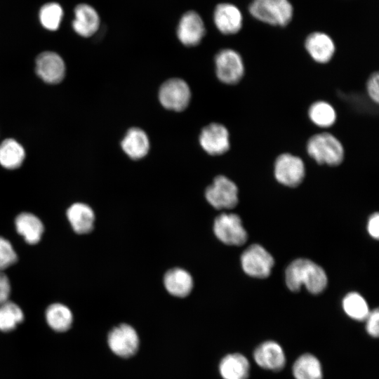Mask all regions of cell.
I'll use <instances>...</instances> for the list:
<instances>
[{"label": "cell", "instance_id": "d6986e66", "mask_svg": "<svg viewBox=\"0 0 379 379\" xmlns=\"http://www.w3.org/2000/svg\"><path fill=\"white\" fill-rule=\"evenodd\" d=\"M164 284L171 295L184 298L192 291L194 282L192 277L187 271L175 267L166 272L164 277Z\"/></svg>", "mask_w": 379, "mask_h": 379}, {"label": "cell", "instance_id": "52a82bcc", "mask_svg": "<svg viewBox=\"0 0 379 379\" xmlns=\"http://www.w3.org/2000/svg\"><path fill=\"white\" fill-rule=\"evenodd\" d=\"M159 100L161 105L167 109L175 112L182 111L187 108L190 102V88L182 79H170L161 86Z\"/></svg>", "mask_w": 379, "mask_h": 379}, {"label": "cell", "instance_id": "e0dca14e", "mask_svg": "<svg viewBox=\"0 0 379 379\" xmlns=\"http://www.w3.org/2000/svg\"><path fill=\"white\" fill-rule=\"evenodd\" d=\"M74 31L81 36L90 37L98 29L100 18L95 9L86 4H78L74 11Z\"/></svg>", "mask_w": 379, "mask_h": 379}, {"label": "cell", "instance_id": "4316f807", "mask_svg": "<svg viewBox=\"0 0 379 379\" xmlns=\"http://www.w3.org/2000/svg\"><path fill=\"white\" fill-rule=\"evenodd\" d=\"M343 307L350 318L357 321H364L370 310L365 299L359 293L352 292L347 294L343 300Z\"/></svg>", "mask_w": 379, "mask_h": 379}, {"label": "cell", "instance_id": "7a4b0ae2", "mask_svg": "<svg viewBox=\"0 0 379 379\" xmlns=\"http://www.w3.org/2000/svg\"><path fill=\"white\" fill-rule=\"evenodd\" d=\"M305 149L308 156L317 164L330 166L340 165L345 154L342 142L326 131L310 136L306 142Z\"/></svg>", "mask_w": 379, "mask_h": 379}, {"label": "cell", "instance_id": "1f68e13d", "mask_svg": "<svg viewBox=\"0 0 379 379\" xmlns=\"http://www.w3.org/2000/svg\"><path fill=\"white\" fill-rule=\"evenodd\" d=\"M366 320V329L372 337L377 338L379 334V311L378 309L369 312Z\"/></svg>", "mask_w": 379, "mask_h": 379}, {"label": "cell", "instance_id": "2e32d148", "mask_svg": "<svg viewBox=\"0 0 379 379\" xmlns=\"http://www.w3.org/2000/svg\"><path fill=\"white\" fill-rule=\"evenodd\" d=\"M213 20L217 29L224 34H234L239 32L243 18L239 9L233 4H218L214 11Z\"/></svg>", "mask_w": 379, "mask_h": 379}, {"label": "cell", "instance_id": "d4e9b609", "mask_svg": "<svg viewBox=\"0 0 379 379\" xmlns=\"http://www.w3.org/2000/svg\"><path fill=\"white\" fill-rule=\"evenodd\" d=\"M25 157L22 146L16 140L9 138L0 145V164L7 169L20 167Z\"/></svg>", "mask_w": 379, "mask_h": 379}, {"label": "cell", "instance_id": "f1b7e54d", "mask_svg": "<svg viewBox=\"0 0 379 379\" xmlns=\"http://www.w3.org/2000/svg\"><path fill=\"white\" fill-rule=\"evenodd\" d=\"M63 13V9L58 3L48 2L40 8L39 19L45 29L55 31L60 25Z\"/></svg>", "mask_w": 379, "mask_h": 379}, {"label": "cell", "instance_id": "3957f363", "mask_svg": "<svg viewBox=\"0 0 379 379\" xmlns=\"http://www.w3.org/2000/svg\"><path fill=\"white\" fill-rule=\"evenodd\" d=\"M249 12L262 22L281 27L291 22L293 13L288 0H253Z\"/></svg>", "mask_w": 379, "mask_h": 379}, {"label": "cell", "instance_id": "6da1fadb", "mask_svg": "<svg viewBox=\"0 0 379 379\" xmlns=\"http://www.w3.org/2000/svg\"><path fill=\"white\" fill-rule=\"evenodd\" d=\"M286 284L293 291H298L305 285L309 292L318 294L327 285V277L324 270L314 262L298 258L293 260L286 268Z\"/></svg>", "mask_w": 379, "mask_h": 379}, {"label": "cell", "instance_id": "ba28073f", "mask_svg": "<svg viewBox=\"0 0 379 379\" xmlns=\"http://www.w3.org/2000/svg\"><path fill=\"white\" fill-rule=\"evenodd\" d=\"M216 237L227 245L241 246L247 240V233L240 217L234 213H222L213 223Z\"/></svg>", "mask_w": 379, "mask_h": 379}, {"label": "cell", "instance_id": "ffe728a7", "mask_svg": "<svg viewBox=\"0 0 379 379\" xmlns=\"http://www.w3.org/2000/svg\"><path fill=\"white\" fill-rule=\"evenodd\" d=\"M67 217L74 231L78 234H87L93 229L95 214L87 204H72L67 211Z\"/></svg>", "mask_w": 379, "mask_h": 379}, {"label": "cell", "instance_id": "9a60e30c", "mask_svg": "<svg viewBox=\"0 0 379 379\" xmlns=\"http://www.w3.org/2000/svg\"><path fill=\"white\" fill-rule=\"evenodd\" d=\"M253 359L261 368L279 371L286 364L284 352L279 344L273 340L262 343L255 350Z\"/></svg>", "mask_w": 379, "mask_h": 379}, {"label": "cell", "instance_id": "9c48e42d", "mask_svg": "<svg viewBox=\"0 0 379 379\" xmlns=\"http://www.w3.org/2000/svg\"><path fill=\"white\" fill-rule=\"evenodd\" d=\"M274 258L262 246L252 244L241 254V264L248 275L263 279L267 277L274 265Z\"/></svg>", "mask_w": 379, "mask_h": 379}, {"label": "cell", "instance_id": "8992f818", "mask_svg": "<svg viewBox=\"0 0 379 379\" xmlns=\"http://www.w3.org/2000/svg\"><path fill=\"white\" fill-rule=\"evenodd\" d=\"M207 201L216 209H231L238 204V187L224 175L216 176L205 191Z\"/></svg>", "mask_w": 379, "mask_h": 379}, {"label": "cell", "instance_id": "7c38bea8", "mask_svg": "<svg viewBox=\"0 0 379 379\" xmlns=\"http://www.w3.org/2000/svg\"><path fill=\"white\" fill-rule=\"evenodd\" d=\"M206 33L204 23L201 16L195 11L184 13L177 27V36L186 46L199 44Z\"/></svg>", "mask_w": 379, "mask_h": 379}, {"label": "cell", "instance_id": "4fadbf2b", "mask_svg": "<svg viewBox=\"0 0 379 379\" xmlns=\"http://www.w3.org/2000/svg\"><path fill=\"white\" fill-rule=\"evenodd\" d=\"M36 72L45 82L58 84L65 77V65L62 58L56 53L45 51L36 58Z\"/></svg>", "mask_w": 379, "mask_h": 379}, {"label": "cell", "instance_id": "5bb4252c", "mask_svg": "<svg viewBox=\"0 0 379 379\" xmlns=\"http://www.w3.org/2000/svg\"><path fill=\"white\" fill-rule=\"evenodd\" d=\"M305 48L310 57L315 62L321 65L329 62L335 53L333 40L321 32L310 34L305 41Z\"/></svg>", "mask_w": 379, "mask_h": 379}, {"label": "cell", "instance_id": "603a6c76", "mask_svg": "<svg viewBox=\"0 0 379 379\" xmlns=\"http://www.w3.org/2000/svg\"><path fill=\"white\" fill-rule=\"evenodd\" d=\"M307 116L313 125L321 129H327L335 124L338 114L333 105L321 100L310 105Z\"/></svg>", "mask_w": 379, "mask_h": 379}, {"label": "cell", "instance_id": "30bf717a", "mask_svg": "<svg viewBox=\"0 0 379 379\" xmlns=\"http://www.w3.org/2000/svg\"><path fill=\"white\" fill-rule=\"evenodd\" d=\"M199 144L208 154L222 155L230 147V136L228 129L220 123H211L206 126L201 131Z\"/></svg>", "mask_w": 379, "mask_h": 379}, {"label": "cell", "instance_id": "f546056e", "mask_svg": "<svg viewBox=\"0 0 379 379\" xmlns=\"http://www.w3.org/2000/svg\"><path fill=\"white\" fill-rule=\"evenodd\" d=\"M17 260V254L11 244L7 239L0 237V271L9 267Z\"/></svg>", "mask_w": 379, "mask_h": 379}, {"label": "cell", "instance_id": "ac0fdd59", "mask_svg": "<svg viewBox=\"0 0 379 379\" xmlns=\"http://www.w3.org/2000/svg\"><path fill=\"white\" fill-rule=\"evenodd\" d=\"M121 147L129 158L138 160L148 154L150 147L149 139L142 129L133 127L126 133L121 142Z\"/></svg>", "mask_w": 379, "mask_h": 379}, {"label": "cell", "instance_id": "83f0119b", "mask_svg": "<svg viewBox=\"0 0 379 379\" xmlns=\"http://www.w3.org/2000/svg\"><path fill=\"white\" fill-rule=\"evenodd\" d=\"M23 319V312L15 303L7 300L0 305V331L13 330Z\"/></svg>", "mask_w": 379, "mask_h": 379}, {"label": "cell", "instance_id": "484cf974", "mask_svg": "<svg viewBox=\"0 0 379 379\" xmlns=\"http://www.w3.org/2000/svg\"><path fill=\"white\" fill-rule=\"evenodd\" d=\"M46 319L52 329L58 332H64L70 328L73 316L67 306L60 303H54L48 307L46 311Z\"/></svg>", "mask_w": 379, "mask_h": 379}, {"label": "cell", "instance_id": "7402d4cb", "mask_svg": "<svg viewBox=\"0 0 379 379\" xmlns=\"http://www.w3.org/2000/svg\"><path fill=\"white\" fill-rule=\"evenodd\" d=\"M16 230L29 244H37L43 234L42 222L34 214L22 213L15 220Z\"/></svg>", "mask_w": 379, "mask_h": 379}, {"label": "cell", "instance_id": "5b68a950", "mask_svg": "<svg viewBox=\"0 0 379 379\" xmlns=\"http://www.w3.org/2000/svg\"><path fill=\"white\" fill-rule=\"evenodd\" d=\"M305 165L301 157L290 152L278 155L274 163V175L281 184L291 187L299 185L305 176Z\"/></svg>", "mask_w": 379, "mask_h": 379}, {"label": "cell", "instance_id": "d6a6232c", "mask_svg": "<svg viewBox=\"0 0 379 379\" xmlns=\"http://www.w3.org/2000/svg\"><path fill=\"white\" fill-rule=\"evenodd\" d=\"M11 292V286L8 278L0 271V305L8 300Z\"/></svg>", "mask_w": 379, "mask_h": 379}, {"label": "cell", "instance_id": "44dd1931", "mask_svg": "<svg viewBox=\"0 0 379 379\" xmlns=\"http://www.w3.org/2000/svg\"><path fill=\"white\" fill-rule=\"evenodd\" d=\"M219 371L223 379H247L250 364L245 356L239 353L230 354L221 360Z\"/></svg>", "mask_w": 379, "mask_h": 379}, {"label": "cell", "instance_id": "836d02e7", "mask_svg": "<svg viewBox=\"0 0 379 379\" xmlns=\"http://www.w3.org/2000/svg\"><path fill=\"white\" fill-rule=\"evenodd\" d=\"M379 215L378 213L373 214L368 219L367 229L369 234L378 239L379 237Z\"/></svg>", "mask_w": 379, "mask_h": 379}, {"label": "cell", "instance_id": "cb8c5ba5", "mask_svg": "<svg viewBox=\"0 0 379 379\" xmlns=\"http://www.w3.org/2000/svg\"><path fill=\"white\" fill-rule=\"evenodd\" d=\"M292 372L295 379H322L323 377L320 361L309 353L302 354L295 360Z\"/></svg>", "mask_w": 379, "mask_h": 379}, {"label": "cell", "instance_id": "4dcf8cb0", "mask_svg": "<svg viewBox=\"0 0 379 379\" xmlns=\"http://www.w3.org/2000/svg\"><path fill=\"white\" fill-rule=\"evenodd\" d=\"M366 91L368 98L375 104L379 102V74L373 72L368 78L366 83Z\"/></svg>", "mask_w": 379, "mask_h": 379}, {"label": "cell", "instance_id": "8fae6325", "mask_svg": "<svg viewBox=\"0 0 379 379\" xmlns=\"http://www.w3.org/2000/svg\"><path fill=\"white\" fill-rule=\"evenodd\" d=\"M108 345L117 356L128 358L134 355L139 345L135 330L128 324H122L114 328L108 335Z\"/></svg>", "mask_w": 379, "mask_h": 379}, {"label": "cell", "instance_id": "277c9868", "mask_svg": "<svg viewBox=\"0 0 379 379\" xmlns=\"http://www.w3.org/2000/svg\"><path fill=\"white\" fill-rule=\"evenodd\" d=\"M215 74L218 80L227 85L238 84L245 74L241 55L232 48H224L215 57Z\"/></svg>", "mask_w": 379, "mask_h": 379}]
</instances>
